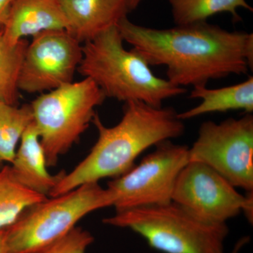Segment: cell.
<instances>
[{"mask_svg":"<svg viewBox=\"0 0 253 253\" xmlns=\"http://www.w3.org/2000/svg\"><path fill=\"white\" fill-rule=\"evenodd\" d=\"M92 123L98 131L97 141L73 170L65 172L49 197L126 174L144 151L179 137L185 129L172 108H156L136 101L126 103L122 119L116 126H105L96 113Z\"/></svg>","mask_w":253,"mask_h":253,"instance_id":"2","label":"cell"},{"mask_svg":"<svg viewBox=\"0 0 253 253\" xmlns=\"http://www.w3.org/2000/svg\"><path fill=\"white\" fill-rule=\"evenodd\" d=\"M117 26L86 42L78 71L94 82L106 97L141 101L156 108L186 89L156 77L149 63L132 49L127 51Z\"/></svg>","mask_w":253,"mask_h":253,"instance_id":"3","label":"cell"},{"mask_svg":"<svg viewBox=\"0 0 253 253\" xmlns=\"http://www.w3.org/2000/svg\"><path fill=\"white\" fill-rule=\"evenodd\" d=\"M117 28L149 66H166L167 80L176 86H206L211 80L253 69V33L226 31L206 21L156 29L126 16Z\"/></svg>","mask_w":253,"mask_h":253,"instance_id":"1","label":"cell"},{"mask_svg":"<svg viewBox=\"0 0 253 253\" xmlns=\"http://www.w3.org/2000/svg\"><path fill=\"white\" fill-rule=\"evenodd\" d=\"M0 253H11L5 239V228L0 229Z\"/></svg>","mask_w":253,"mask_h":253,"instance_id":"21","label":"cell"},{"mask_svg":"<svg viewBox=\"0 0 253 253\" xmlns=\"http://www.w3.org/2000/svg\"><path fill=\"white\" fill-rule=\"evenodd\" d=\"M82 46L66 30L33 36L23 56L18 90L43 92L72 83L83 58Z\"/></svg>","mask_w":253,"mask_h":253,"instance_id":"10","label":"cell"},{"mask_svg":"<svg viewBox=\"0 0 253 253\" xmlns=\"http://www.w3.org/2000/svg\"><path fill=\"white\" fill-rule=\"evenodd\" d=\"M14 0H0V28L4 27L10 7Z\"/></svg>","mask_w":253,"mask_h":253,"instance_id":"20","label":"cell"},{"mask_svg":"<svg viewBox=\"0 0 253 253\" xmlns=\"http://www.w3.org/2000/svg\"><path fill=\"white\" fill-rule=\"evenodd\" d=\"M109 190L88 183L30 206L5 228L11 253H40L67 235L89 213L113 206Z\"/></svg>","mask_w":253,"mask_h":253,"instance_id":"5","label":"cell"},{"mask_svg":"<svg viewBox=\"0 0 253 253\" xmlns=\"http://www.w3.org/2000/svg\"><path fill=\"white\" fill-rule=\"evenodd\" d=\"M67 29L61 0H14L1 33L5 41L14 45L28 36Z\"/></svg>","mask_w":253,"mask_h":253,"instance_id":"11","label":"cell"},{"mask_svg":"<svg viewBox=\"0 0 253 253\" xmlns=\"http://www.w3.org/2000/svg\"><path fill=\"white\" fill-rule=\"evenodd\" d=\"M189 98L201 99L202 101L196 107L177 113L181 121L207 113H224L234 110H241L251 114L253 112V78L251 76L243 83L219 89L194 86Z\"/></svg>","mask_w":253,"mask_h":253,"instance_id":"14","label":"cell"},{"mask_svg":"<svg viewBox=\"0 0 253 253\" xmlns=\"http://www.w3.org/2000/svg\"><path fill=\"white\" fill-rule=\"evenodd\" d=\"M103 222L130 229L163 253H225L226 224L196 217L175 203L116 211Z\"/></svg>","mask_w":253,"mask_h":253,"instance_id":"4","label":"cell"},{"mask_svg":"<svg viewBox=\"0 0 253 253\" xmlns=\"http://www.w3.org/2000/svg\"><path fill=\"white\" fill-rule=\"evenodd\" d=\"M46 198L20 184L9 165L3 166L0 169V229L12 224L26 208Z\"/></svg>","mask_w":253,"mask_h":253,"instance_id":"15","label":"cell"},{"mask_svg":"<svg viewBox=\"0 0 253 253\" xmlns=\"http://www.w3.org/2000/svg\"><path fill=\"white\" fill-rule=\"evenodd\" d=\"M141 0H129V11L136 9V6L139 5Z\"/></svg>","mask_w":253,"mask_h":253,"instance_id":"22","label":"cell"},{"mask_svg":"<svg viewBox=\"0 0 253 253\" xmlns=\"http://www.w3.org/2000/svg\"><path fill=\"white\" fill-rule=\"evenodd\" d=\"M33 123L31 105L18 107L0 101V158L11 164L23 133Z\"/></svg>","mask_w":253,"mask_h":253,"instance_id":"17","label":"cell"},{"mask_svg":"<svg viewBox=\"0 0 253 253\" xmlns=\"http://www.w3.org/2000/svg\"><path fill=\"white\" fill-rule=\"evenodd\" d=\"M239 251V249H236V251H234V253H237V251Z\"/></svg>","mask_w":253,"mask_h":253,"instance_id":"24","label":"cell"},{"mask_svg":"<svg viewBox=\"0 0 253 253\" xmlns=\"http://www.w3.org/2000/svg\"><path fill=\"white\" fill-rule=\"evenodd\" d=\"M253 192H238L225 178L204 163L189 161L176 179L172 201L196 217L212 224L244 212L253 221Z\"/></svg>","mask_w":253,"mask_h":253,"instance_id":"9","label":"cell"},{"mask_svg":"<svg viewBox=\"0 0 253 253\" xmlns=\"http://www.w3.org/2000/svg\"><path fill=\"white\" fill-rule=\"evenodd\" d=\"M94 240L89 231L76 226L67 235L40 253H86Z\"/></svg>","mask_w":253,"mask_h":253,"instance_id":"19","label":"cell"},{"mask_svg":"<svg viewBox=\"0 0 253 253\" xmlns=\"http://www.w3.org/2000/svg\"><path fill=\"white\" fill-rule=\"evenodd\" d=\"M1 32H0V101L16 105L18 76L28 42L23 39L11 45L5 41Z\"/></svg>","mask_w":253,"mask_h":253,"instance_id":"18","label":"cell"},{"mask_svg":"<svg viewBox=\"0 0 253 253\" xmlns=\"http://www.w3.org/2000/svg\"><path fill=\"white\" fill-rule=\"evenodd\" d=\"M67 31L81 43L107 31L129 11V0H61Z\"/></svg>","mask_w":253,"mask_h":253,"instance_id":"12","label":"cell"},{"mask_svg":"<svg viewBox=\"0 0 253 253\" xmlns=\"http://www.w3.org/2000/svg\"><path fill=\"white\" fill-rule=\"evenodd\" d=\"M106 96L87 78L38 96L31 104L33 123L49 167L56 166L92 122Z\"/></svg>","mask_w":253,"mask_h":253,"instance_id":"6","label":"cell"},{"mask_svg":"<svg viewBox=\"0 0 253 253\" xmlns=\"http://www.w3.org/2000/svg\"><path fill=\"white\" fill-rule=\"evenodd\" d=\"M3 166H4V162H3V161H1V158H0V169L3 168Z\"/></svg>","mask_w":253,"mask_h":253,"instance_id":"23","label":"cell"},{"mask_svg":"<svg viewBox=\"0 0 253 253\" xmlns=\"http://www.w3.org/2000/svg\"><path fill=\"white\" fill-rule=\"evenodd\" d=\"M173 19L176 26L204 22L208 18L219 13L229 12L234 21H239L238 8L253 11L246 0H168Z\"/></svg>","mask_w":253,"mask_h":253,"instance_id":"16","label":"cell"},{"mask_svg":"<svg viewBox=\"0 0 253 253\" xmlns=\"http://www.w3.org/2000/svg\"><path fill=\"white\" fill-rule=\"evenodd\" d=\"M1 31H2V28H0V32H1Z\"/></svg>","mask_w":253,"mask_h":253,"instance_id":"25","label":"cell"},{"mask_svg":"<svg viewBox=\"0 0 253 253\" xmlns=\"http://www.w3.org/2000/svg\"><path fill=\"white\" fill-rule=\"evenodd\" d=\"M9 166L13 175L20 184L46 197L66 172L61 171L52 175L48 171L45 154L34 123L23 133L19 147Z\"/></svg>","mask_w":253,"mask_h":253,"instance_id":"13","label":"cell"},{"mask_svg":"<svg viewBox=\"0 0 253 253\" xmlns=\"http://www.w3.org/2000/svg\"><path fill=\"white\" fill-rule=\"evenodd\" d=\"M126 174L109 181L116 211L168 204L176 179L189 162V146L166 140Z\"/></svg>","mask_w":253,"mask_h":253,"instance_id":"7","label":"cell"},{"mask_svg":"<svg viewBox=\"0 0 253 253\" xmlns=\"http://www.w3.org/2000/svg\"><path fill=\"white\" fill-rule=\"evenodd\" d=\"M189 161L204 163L234 187L253 191V116L207 121L189 149Z\"/></svg>","mask_w":253,"mask_h":253,"instance_id":"8","label":"cell"}]
</instances>
